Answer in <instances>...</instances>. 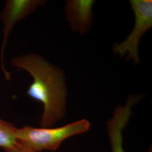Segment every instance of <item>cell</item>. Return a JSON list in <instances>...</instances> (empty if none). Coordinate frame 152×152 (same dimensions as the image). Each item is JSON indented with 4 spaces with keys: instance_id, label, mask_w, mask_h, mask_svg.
<instances>
[{
    "instance_id": "5b68a950",
    "label": "cell",
    "mask_w": 152,
    "mask_h": 152,
    "mask_svg": "<svg viewBox=\"0 0 152 152\" xmlns=\"http://www.w3.org/2000/svg\"><path fill=\"white\" fill-rule=\"evenodd\" d=\"M140 99V96H130L124 106L114 109L112 118L107 122V129L111 152H126L123 147L122 132L132 114V107Z\"/></svg>"
},
{
    "instance_id": "7a4b0ae2",
    "label": "cell",
    "mask_w": 152,
    "mask_h": 152,
    "mask_svg": "<svg viewBox=\"0 0 152 152\" xmlns=\"http://www.w3.org/2000/svg\"><path fill=\"white\" fill-rule=\"evenodd\" d=\"M90 127V122L86 119L56 128H36L26 126L18 129L16 140L36 152H54L66 139L87 132Z\"/></svg>"
},
{
    "instance_id": "277c9868",
    "label": "cell",
    "mask_w": 152,
    "mask_h": 152,
    "mask_svg": "<svg viewBox=\"0 0 152 152\" xmlns=\"http://www.w3.org/2000/svg\"><path fill=\"white\" fill-rule=\"evenodd\" d=\"M45 0H7L0 14V20L3 26V40L1 50V69L5 79L10 81V73L6 69L4 53L8 37L16 23L25 19L36 10L39 6L46 3Z\"/></svg>"
},
{
    "instance_id": "8992f818",
    "label": "cell",
    "mask_w": 152,
    "mask_h": 152,
    "mask_svg": "<svg viewBox=\"0 0 152 152\" xmlns=\"http://www.w3.org/2000/svg\"><path fill=\"white\" fill-rule=\"evenodd\" d=\"M94 3L95 1L93 0L66 1L65 16L73 32L84 34L89 31L92 24Z\"/></svg>"
},
{
    "instance_id": "3957f363",
    "label": "cell",
    "mask_w": 152,
    "mask_h": 152,
    "mask_svg": "<svg viewBox=\"0 0 152 152\" xmlns=\"http://www.w3.org/2000/svg\"><path fill=\"white\" fill-rule=\"evenodd\" d=\"M131 7L134 13L135 25L130 34L121 43L113 45V51L121 56H127L137 64L140 60L138 55L140 41L152 27V0H131Z\"/></svg>"
},
{
    "instance_id": "52a82bcc",
    "label": "cell",
    "mask_w": 152,
    "mask_h": 152,
    "mask_svg": "<svg viewBox=\"0 0 152 152\" xmlns=\"http://www.w3.org/2000/svg\"><path fill=\"white\" fill-rule=\"evenodd\" d=\"M18 128L14 124L0 118V148L4 150L9 148L17 141Z\"/></svg>"
},
{
    "instance_id": "6da1fadb",
    "label": "cell",
    "mask_w": 152,
    "mask_h": 152,
    "mask_svg": "<svg viewBox=\"0 0 152 152\" xmlns=\"http://www.w3.org/2000/svg\"><path fill=\"white\" fill-rule=\"evenodd\" d=\"M11 62L12 66L27 71L32 77L26 93L43 105L41 127H53L64 118L66 113L68 92L64 72L34 53L15 57Z\"/></svg>"
},
{
    "instance_id": "ba28073f",
    "label": "cell",
    "mask_w": 152,
    "mask_h": 152,
    "mask_svg": "<svg viewBox=\"0 0 152 152\" xmlns=\"http://www.w3.org/2000/svg\"><path fill=\"white\" fill-rule=\"evenodd\" d=\"M5 152H37L24 145L16 141V143L11 147L4 149Z\"/></svg>"
}]
</instances>
